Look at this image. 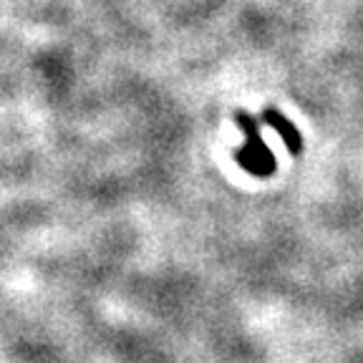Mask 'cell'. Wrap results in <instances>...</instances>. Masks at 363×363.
Here are the masks:
<instances>
[{"label":"cell","mask_w":363,"mask_h":363,"mask_svg":"<svg viewBox=\"0 0 363 363\" xmlns=\"http://www.w3.org/2000/svg\"><path fill=\"white\" fill-rule=\"evenodd\" d=\"M238 126L242 129V134L247 136V144L238 152L240 167L255 177L272 174V172H275V157H272V152L267 149L265 139L260 136V121H255L250 113L240 111Z\"/></svg>","instance_id":"1"},{"label":"cell","mask_w":363,"mask_h":363,"mask_svg":"<svg viewBox=\"0 0 363 363\" xmlns=\"http://www.w3.org/2000/svg\"><path fill=\"white\" fill-rule=\"evenodd\" d=\"M262 124L272 126V129L278 131L280 139H283V144L290 149V154H301L303 152L301 134H298V129H295V126L290 124V121L285 119L280 111H275V108H265V111H262Z\"/></svg>","instance_id":"2"}]
</instances>
